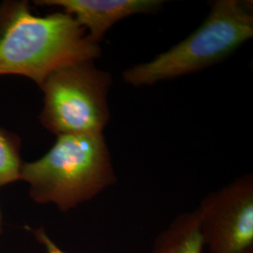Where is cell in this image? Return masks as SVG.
<instances>
[{
	"label": "cell",
	"mask_w": 253,
	"mask_h": 253,
	"mask_svg": "<svg viewBox=\"0 0 253 253\" xmlns=\"http://www.w3.org/2000/svg\"><path fill=\"white\" fill-rule=\"evenodd\" d=\"M204 247L197 213L194 210L174 217L155 238L149 253H202Z\"/></svg>",
	"instance_id": "cell-7"
},
{
	"label": "cell",
	"mask_w": 253,
	"mask_h": 253,
	"mask_svg": "<svg viewBox=\"0 0 253 253\" xmlns=\"http://www.w3.org/2000/svg\"><path fill=\"white\" fill-rule=\"evenodd\" d=\"M195 211L210 253H253V173L209 193Z\"/></svg>",
	"instance_id": "cell-5"
},
{
	"label": "cell",
	"mask_w": 253,
	"mask_h": 253,
	"mask_svg": "<svg viewBox=\"0 0 253 253\" xmlns=\"http://www.w3.org/2000/svg\"><path fill=\"white\" fill-rule=\"evenodd\" d=\"M21 140L0 126V187L20 180Z\"/></svg>",
	"instance_id": "cell-8"
},
{
	"label": "cell",
	"mask_w": 253,
	"mask_h": 253,
	"mask_svg": "<svg viewBox=\"0 0 253 253\" xmlns=\"http://www.w3.org/2000/svg\"><path fill=\"white\" fill-rule=\"evenodd\" d=\"M0 230H1V213H0Z\"/></svg>",
	"instance_id": "cell-10"
},
{
	"label": "cell",
	"mask_w": 253,
	"mask_h": 253,
	"mask_svg": "<svg viewBox=\"0 0 253 253\" xmlns=\"http://www.w3.org/2000/svg\"><path fill=\"white\" fill-rule=\"evenodd\" d=\"M253 37V1L216 0L204 23L187 39L151 61L128 68L122 78L141 87L199 73L226 59Z\"/></svg>",
	"instance_id": "cell-3"
},
{
	"label": "cell",
	"mask_w": 253,
	"mask_h": 253,
	"mask_svg": "<svg viewBox=\"0 0 253 253\" xmlns=\"http://www.w3.org/2000/svg\"><path fill=\"white\" fill-rule=\"evenodd\" d=\"M20 180L38 204H53L67 212L117 183L103 132L57 136L41 159L23 163Z\"/></svg>",
	"instance_id": "cell-2"
},
{
	"label": "cell",
	"mask_w": 253,
	"mask_h": 253,
	"mask_svg": "<svg viewBox=\"0 0 253 253\" xmlns=\"http://www.w3.org/2000/svg\"><path fill=\"white\" fill-rule=\"evenodd\" d=\"M113 78L94 61H83L51 73L40 88L43 107L40 122L56 136L103 132L108 124Z\"/></svg>",
	"instance_id": "cell-4"
},
{
	"label": "cell",
	"mask_w": 253,
	"mask_h": 253,
	"mask_svg": "<svg viewBox=\"0 0 253 253\" xmlns=\"http://www.w3.org/2000/svg\"><path fill=\"white\" fill-rule=\"evenodd\" d=\"M34 235H35L37 240L41 244L43 245L45 247L47 253H68L63 252L56 246L54 241L49 237V235H47L44 229H42V228L37 229L34 231Z\"/></svg>",
	"instance_id": "cell-9"
},
{
	"label": "cell",
	"mask_w": 253,
	"mask_h": 253,
	"mask_svg": "<svg viewBox=\"0 0 253 253\" xmlns=\"http://www.w3.org/2000/svg\"><path fill=\"white\" fill-rule=\"evenodd\" d=\"M100 54V44L69 13L37 16L27 1L0 5V76H25L40 87L54 71Z\"/></svg>",
	"instance_id": "cell-1"
},
{
	"label": "cell",
	"mask_w": 253,
	"mask_h": 253,
	"mask_svg": "<svg viewBox=\"0 0 253 253\" xmlns=\"http://www.w3.org/2000/svg\"><path fill=\"white\" fill-rule=\"evenodd\" d=\"M38 6L56 7L71 14L84 27L91 41L100 44L111 27L136 14L160 11L162 0H39Z\"/></svg>",
	"instance_id": "cell-6"
}]
</instances>
